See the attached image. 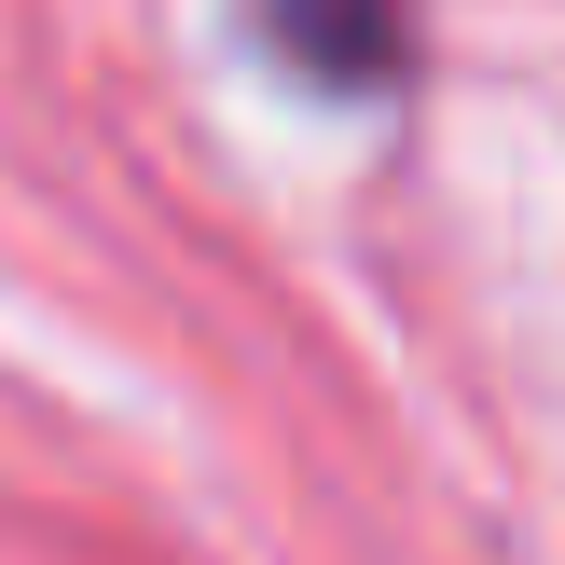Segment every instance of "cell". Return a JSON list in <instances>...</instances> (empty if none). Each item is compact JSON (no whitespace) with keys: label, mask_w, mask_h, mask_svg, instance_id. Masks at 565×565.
Returning <instances> with one entry per match:
<instances>
[{"label":"cell","mask_w":565,"mask_h":565,"mask_svg":"<svg viewBox=\"0 0 565 565\" xmlns=\"http://www.w3.org/2000/svg\"><path fill=\"white\" fill-rule=\"evenodd\" d=\"M248 28L318 97H386L414 70V0H248Z\"/></svg>","instance_id":"obj_1"}]
</instances>
